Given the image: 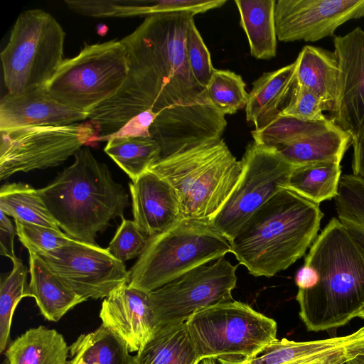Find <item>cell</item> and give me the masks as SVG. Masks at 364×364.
<instances>
[{"instance_id": "obj_1", "label": "cell", "mask_w": 364, "mask_h": 364, "mask_svg": "<svg viewBox=\"0 0 364 364\" xmlns=\"http://www.w3.org/2000/svg\"><path fill=\"white\" fill-rule=\"evenodd\" d=\"M193 16L187 12L148 16L120 40L128 74L119 91L87 114L98 136L117 132L148 109L159 113L174 105L211 104L186 58V33Z\"/></svg>"}, {"instance_id": "obj_2", "label": "cell", "mask_w": 364, "mask_h": 364, "mask_svg": "<svg viewBox=\"0 0 364 364\" xmlns=\"http://www.w3.org/2000/svg\"><path fill=\"white\" fill-rule=\"evenodd\" d=\"M295 283L299 315L309 331L343 326L364 305V252L337 218L314 240Z\"/></svg>"}, {"instance_id": "obj_3", "label": "cell", "mask_w": 364, "mask_h": 364, "mask_svg": "<svg viewBox=\"0 0 364 364\" xmlns=\"http://www.w3.org/2000/svg\"><path fill=\"white\" fill-rule=\"evenodd\" d=\"M322 218L319 204L282 187L230 241L231 253L250 274L273 277L306 253Z\"/></svg>"}, {"instance_id": "obj_4", "label": "cell", "mask_w": 364, "mask_h": 364, "mask_svg": "<svg viewBox=\"0 0 364 364\" xmlns=\"http://www.w3.org/2000/svg\"><path fill=\"white\" fill-rule=\"evenodd\" d=\"M38 191L66 235L92 245H97V234L105 231L112 220L124 218L129 205L124 187L88 147L77 151L73 163Z\"/></svg>"}, {"instance_id": "obj_5", "label": "cell", "mask_w": 364, "mask_h": 364, "mask_svg": "<svg viewBox=\"0 0 364 364\" xmlns=\"http://www.w3.org/2000/svg\"><path fill=\"white\" fill-rule=\"evenodd\" d=\"M149 170L175 190L183 220L211 223L238 183L242 163L221 139L161 159Z\"/></svg>"}, {"instance_id": "obj_6", "label": "cell", "mask_w": 364, "mask_h": 364, "mask_svg": "<svg viewBox=\"0 0 364 364\" xmlns=\"http://www.w3.org/2000/svg\"><path fill=\"white\" fill-rule=\"evenodd\" d=\"M231 252L230 241L210 223L181 220L149 238L144 251L129 270L128 284L149 293Z\"/></svg>"}, {"instance_id": "obj_7", "label": "cell", "mask_w": 364, "mask_h": 364, "mask_svg": "<svg viewBox=\"0 0 364 364\" xmlns=\"http://www.w3.org/2000/svg\"><path fill=\"white\" fill-rule=\"evenodd\" d=\"M186 323L200 361L228 357L254 358L277 339V322L238 301L200 309Z\"/></svg>"}, {"instance_id": "obj_8", "label": "cell", "mask_w": 364, "mask_h": 364, "mask_svg": "<svg viewBox=\"0 0 364 364\" xmlns=\"http://www.w3.org/2000/svg\"><path fill=\"white\" fill-rule=\"evenodd\" d=\"M65 33L49 13L42 9L23 11L1 53L7 92L45 86L64 60Z\"/></svg>"}, {"instance_id": "obj_9", "label": "cell", "mask_w": 364, "mask_h": 364, "mask_svg": "<svg viewBox=\"0 0 364 364\" xmlns=\"http://www.w3.org/2000/svg\"><path fill=\"white\" fill-rule=\"evenodd\" d=\"M128 70L120 40L86 44L77 55L62 61L45 87L58 102L88 114L119 91Z\"/></svg>"}, {"instance_id": "obj_10", "label": "cell", "mask_w": 364, "mask_h": 364, "mask_svg": "<svg viewBox=\"0 0 364 364\" xmlns=\"http://www.w3.org/2000/svg\"><path fill=\"white\" fill-rule=\"evenodd\" d=\"M240 180L211 222L230 242L247 220L282 187L294 167L275 147L252 142L242 159Z\"/></svg>"}, {"instance_id": "obj_11", "label": "cell", "mask_w": 364, "mask_h": 364, "mask_svg": "<svg viewBox=\"0 0 364 364\" xmlns=\"http://www.w3.org/2000/svg\"><path fill=\"white\" fill-rule=\"evenodd\" d=\"M0 179L58 166L98 136L90 122L1 130Z\"/></svg>"}, {"instance_id": "obj_12", "label": "cell", "mask_w": 364, "mask_h": 364, "mask_svg": "<svg viewBox=\"0 0 364 364\" xmlns=\"http://www.w3.org/2000/svg\"><path fill=\"white\" fill-rule=\"evenodd\" d=\"M237 265L225 257L199 266L149 292L154 331L186 322L196 311L232 301Z\"/></svg>"}, {"instance_id": "obj_13", "label": "cell", "mask_w": 364, "mask_h": 364, "mask_svg": "<svg viewBox=\"0 0 364 364\" xmlns=\"http://www.w3.org/2000/svg\"><path fill=\"white\" fill-rule=\"evenodd\" d=\"M41 257L69 288L87 300L106 298L129 282L124 263L97 245L75 240Z\"/></svg>"}, {"instance_id": "obj_14", "label": "cell", "mask_w": 364, "mask_h": 364, "mask_svg": "<svg viewBox=\"0 0 364 364\" xmlns=\"http://www.w3.org/2000/svg\"><path fill=\"white\" fill-rule=\"evenodd\" d=\"M363 16L364 0H278L277 37L282 42H316L334 36L348 21Z\"/></svg>"}, {"instance_id": "obj_15", "label": "cell", "mask_w": 364, "mask_h": 364, "mask_svg": "<svg viewBox=\"0 0 364 364\" xmlns=\"http://www.w3.org/2000/svg\"><path fill=\"white\" fill-rule=\"evenodd\" d=\"M226 126L225 114L213 104L174 105L159 113L149 132L159 144L164 159L220 140Z\"/></svg>"}, {"instance_id": "obj_16", "label": "cell", "mask_w": 364, "mask_h": 364, "mask_svg": "<svg viewBox=\"0 0 364 364\" xmlns=\"http://www.w3.org/2000/svg\"><path fill=\"white\" fill-rule=\"evenodd\" d=\"M334 53L339 66V88L333 122L351 138L364 121V31L356 27L334 36Z\"/></svg>"}, {"instance_id": "obj_17", "label": "cell", "mask_w": 364, "mask_h": 364, "mask_svg": "<svg viewBox=\"0 0 364 364\" xmlns=\"http://www.w3.org/2000/svg\"><path fill=\"white\" fill-rule=\"evenodd\" d=\"M99 316L102 324L124 341L129 352L138 353L153 336L149 294L128 284L105 298Z\"/></svg>"}, {"instance_id": "obj_18", "label": "cell", "mask_w": 364, "mask_h": 364, "mask_svg": "<svg viewBox=\"0 0 364 364\" xmlns=\"http://www.w3.org/2000/svg\"><path fill=\"white\" fill-rule=\"evenodd\" d=\"M87 119V113L53 98L45 86L7 92L0 102V131L31 126H64Z\"/></svg>"}, {"instance_id": "obj_19", "label": "cell", "mask_w": 364, "mask_h": 364, "mask_svg": "<svg viewBox=\"0 0 364 364\" xmlns=\"http://www.w3.org/2000/svg\"><path fill=\"white\" fill-rule=\"evenodd\" d=\"M134 221L149 237L183 220L175 190L166 180L147 171L129 183Z\"/></svg>"}, {"instance_id": "obj_20", "label": "cell", "mask_w": 364, "mask_h": 364, "mask_svg": "<svg viewBox=\"0 0 364 364\" xmlns=\"http://www.w3.org/2000/svg\"><path fill=\"white\" fill-rule=\"evenodd\" d=\"M364 344V326L353 333L311 341L276 339L257 356L253 364H309L348 348Z\"/></svg>"}, {"instance_id": "obj_21", "label": "cell", "mask_w": 364, "mask_h": 364, "mask_svg": "<svg viewBox=\"0 0 364 364\" xmlns=\"http://www.w3.org/2000/svg\"><path fill=\"white\" fill-rule=\"evenodd\" d=\"M295 61L296 82L321 100L324 111L333 113L338 102L339 88V66L334 51L306 46Z\"/></svg>"}, {"instance_id": "obj_22", "label": "cell", "mask_w": 364, "mask_h": 364, "mask_svg": "<svg viewBox=\"0 0 364 364\" xmlns=\"http://www.w3.org/2000/svg\"><path fill=\"white\" fill-rule=\"evenodd\" d=\"M28 254L29 295L35 299L46 320L56 322L75 306L87 301L55 275L40 255L32 252Z\"/></svg>"}, {"instance_id": "obj_23", "label": "cell", "mask_w": 364, "mask_h": 364, "mask_svg": "<svg viewBox=\"0 0 364 364\" xmlns=\"http://www.w3.org/2000/svg\"><path fill=\"white\" fill-rule=\"evenodd\" d=\"M296 63L272 72L263 73L257 78L249 93L245 107L246 119L258 129L276 117L280 106L291 90L296 81Z\"/></svg>"}, {"instance_id": "obj_24", "label": "cell", "mask_w": 364, "mask_h": 364, "mask_svg": "<svg viewBox=\"0 0 364 364\" xmlns=\"http://www.w3.org/2000/svg\"><path fill=\"white\" fill-rule=\"evenodd\" d=\"M69 347L55 329L39 326L27 330L6 348V364H68Z\"/></svg>"}, {"instance_id": "obj_25", "label": "cell", "mask_w": 364, "mask_h": 364, "mask_svg": "<svg viewBox=\"0 0 364 364\" xmlns=\"http://www.w3.org/2000/svg\"><path fill=\"white\" fill-rule=\"evenodd\" d=\"M136 356L137 364H198L200 362L186 322L154 331Z\"/></svg>"}, {"instance_id": "obj_26", "label": "cell", "mask_w": 364, "mask_h": 364, "mask_svg": "<svg viewBox=\"0 0 364 364\" xmlns=\"http://www.w3.org/2000/svg\"><path fill=\"white\" fill-rule=\"evenodd\" d=\"M235 3L250 46L251 55L268 60L277 55L274 0H236Z\"/></svg>"}, {"instance_id": "obj_27", "label": "cell", "mask_w": 364, "mask_h": 364, "mask_svg": "<svg viewBox=\"0 0 364 364\" xmlns=\"http://www.w3.org/2000/svg\"><path fill=\"white\" fill-rule=\"evenodd\" d=\"M351 136L337 125L277 149L293 166L323 162L341 163Z\"/></svg>"}, {"instance_id": "obj_28", "label": "cell", "mask_w": 364, "mask_h": 364, "mask_svg": "<svg viewBox=\"0 0 364 364\" xmlns=\"http://www.w3.org/2000/svg\"><path fill=\"white\" fill-rule=\"evenodd\" d=\"M129 349L124 341L101 324L80 335L69 346L68 364H128Z\"/></svg>"}, {"instance_id": "obj_29", "label": "cell", "mask_w": 364, "mask_h": 364, "mask_svg": "<svg viewBox=\"0 0 364 364\" xmlns=\"http://www.w3.org/2000/svg\"><path fill=\"white\" fill-rule=\"evenodd\" d=\"M341 163L323 162L294 166L287 187L317 204L334 198L341 177Z\"/></svg>"}, {"instance_id": "obj_30", "label": "cell", "mask_w": 364, "mask_h": 364, "mask_svg": "<svg viewBox=\"0 0 364 364\" xmlns=\"http://www.w3.org/2000/svg\"><path fill=\"white\" fill-rule=\"evenodd\" d=\"M0 210L20 222L60 230L43 203L38 189L23 183L3 185Z\"/></svg>"}, {"instance_id": "obj_31", "label": "cell", "mask_w": 364, "mask_h": 364, "mask_svg": "<svg viewBox=\"0 0 364 364\" xmlns=\"http://www.w3.org/2000/svg\"><path fill=\"white\" fill-rule=\"evenodd\" d=\"M104 151L132 181L161 159L160 146L151 136L112 138Z\"/></svg>"}, {"instance_id": "obj_32", "label": "cell", "mask_w": 364, "mask_h": 364, "mask_svg": "<svg viewBox=\"0 0 364 364\" xmlns=\"http://www.w3.org/2000/svg\"><path fill=\"white\" fill-rule=\"evenodd\" d=\"M334 205L336 218L364 252V179L342 175Z\"/></svg>"}, {"instance_id": "obj_33", "label": "cell", "mask_w": 364, "mask_h": 364, "mask_svg": "<svg viewBox=\"0 0 364 364\" xmlns=\"http://www.w3.org/2000/svg\"><path fill=\"white\" fill-rule=\"evenodd\" d=\"M336 125L331 119L306 122L277 114L263 127L251 132L254 142L279 149L311 134Z\"/></svg>"}, {"instance_id": "obj_34", "label": "cell", "mask_w": 364, "mask_h": 364, "mask_svg": "<svg viewBox=\"0 0 364 364\" xmlns=\"http://www.w3.org/2000/svg\"><path fill=\"white\" fill-rule=\"evenodd\" d=\"M13 268L0 285V353L8 347L12 318L20 300L30 296L27 283L28 270L16 257L12 260Z\"/></svg>"}, {"instance_id": "obj_35", "label": "cell", "mask_w": 364, "mask_h": 364, "mask_svg": "<svg viewBox=\"0 0 364 364\" xmlns=\"http://www.w3.org/2000/svg\"><path fill=\"white\" fill-rule=\"evenodd\" d=\"M242 77L227 70L215 69L205 86L208 100L224 114L245 108L249 93Z\"/></svg>"}, {"instance_id": "obj_36", "label": "cell", "mask_w": 364, "mask_h": 364, "mask_svg": "<svg viewBox=\"0 0 364 364\" xmlns=\"http://www.w3.org/2000/svg\"><path fill=\"white\" fill-rule=\"evenodd\" d=\"M226 2L225 0L122 1L116 17L148 16L177 12H187L194 16L221 7Z\"/></svg>"}, {"instance_id": "obj_37", "label": "cell", "mask_w": 364, "mask_h": 364, "mask_svg": "<svg viewBox=\"0 0 364 364\" xmlns=\"http://www.w3.org/2000/svg\"><path fill=\"white\" fill-rule=\"evenodd\" d=\"M17 236L28 250L40 256L72 244V239L60 230L14 220Z\"/></svg>"}, {"instance_id": "obj_38", "label": "cell", "mask_w": 364, "mask_h": 364, "mask_svg": "<svg viewBox=\"0 0 364 364\" xmlns=\"http://www.w3.org/2000/svg\"><path fill=\"white\" fill-rule=\"evenodd\" d=\"M149 238L134 220L122 218L107 250L114 258L124 263L140 257Z\"/></svg>"}, {"instance_id": "obj_39", "label": "cell", "mask_w": 364, "mask_h": 364, "mask_svg": "<svg viewBox=\"0 0 364 364\" xmlns=\"http://www.w3.org/2000/svg\"><path fill=\"white\" fill-rule=\"evenodd\" d=\"M186 53L193 77L200 85L205 87L215 68L210 52L196 26L193 18L191 20L187 30Z\"/></svg>"}, {"instance_id": "obj_40", "label": "cell", "mask_w": 364, "mask_h": 364, "mask_svg": "<svg viewBox=\"0 0 364 364\" xmlns=\"http://www.w3.org/2000/svg\"><path fill=\"white\" fill-rule=\"evenodd\" d=\"M321 100L311 91L295 81L289 100L281 109L279 115L289 117L306 122L326 119Z\"/></svg>"}, {"instance_id": "obj_41", "label": "cell", "mask_w": 364, "mask_h": 364, "mask_svg": "<svg viewBox=\"0 0 364 364\" xmlns=\"http://www.w3.org/2000/svg\"><path fill=\"white\" fill-rule=\"evenodd\" d=\"M159 113L151 109L144 111L132 117L117 132L105 136H97L92 141H108L112 138L129 136H149L150 127Z\"/></svg>"}, {"instance_id": "obj_42", "label": "cell", "mask_w": 364, "mask_h": 364, "mask_svg": "<svg viewBox=\"0 0 364 364\" xmlns=\"http://www.w3.org/2000/svg\"><path fill=\"white\" fill-rule=\"evenodd\" d=\"M71 10L91 17H114L118 1H77L65 0Z\"/></svg>"}, {"instance_id": "obj_43", "label": "cell", "mask_w": 364, "mask_h": 364, "mask_svg": "<svg viewBox=\"0 0 364 364\" xmlns=\"http://www.w3.org/2000/svg\"><path fill=\"white\" fill-rule=\"evenodd\" d=\"M0 254L11 261L17 257L14 252V240L17 235L14 226L7 215L0 210Z\"/></svg>"}, {"instance_id": "obj_44", "label": "cell", "mask_w": 364, "mask_h": 364, "mask_svg": "<svg viewBox=\"0 0 364 364\" xmlns=\"http://www.w3.org/2000/svg\"><path fill=\"white\" fill-rule=\"evenodd\" d=\"M351 144L353 147V174L364 179V121L352 137Z\"/></svg>"}, {"instance_id": "obj_45", "label": "cell", "mask_w": 364, "mask_h": 364, "mask_svg": "<svg viewBox=\"0 0 364 364\" xmlns=\"http://www.w3.org/2000/svg\"><path fill=\"white\" fill-rule=\"evenodd\" d=\"M216 360L219 364H253L252 358H219Z\"/></svg>"}, {"instance_id": "obj_46", "label": "cell", "mask_w": 364, "mask_h": 364, "mask_svg": "<svg viewBox=\"0 0 364 364\" xmlns=\"http://www.w3.org/2000/svg\"><path fill=\"white\" fill-rule=\"evenodd\" d=\"M344 350H342L338 352L337 353L330 355V356H328L326 358H323L321 360H318V361L311 363L309 364H334V358L336 356H338L339 354H341Z\"/></svg>"}, {"instance_id": "obj_47", "label": "cell", "mask_w": 364, "mask_h": 364, "mask_svg": "<svg viewBox=\"0 0 364 364\" xmlns=\"http://www.w3.org/2000/svg\"><path fill=\"white\" fill-rule=\"evenodd\" d=\"M346 364H364V355H359L346 362Z\"/></svg>"}, {"instance_id": "obj_48", "label": "cell", "mask_w": 364, "mask_h": 364, "mask_svg": "<svg viewBox=\"0 0 364 364\" xmlns=\"http://www.w3.org/2000/svg\"><path fill=\"white\" fill-rule=\"evenodd\" d=\"M355 317L364 318V305L360 309L355 315Z\"/></svg>"}, {"instance_id": "obj_49", "label": "cell", "mask_w": 364, "mask_h": 364, "mask_svg": "<svg viewBox=\"0 0 364 364\" xmlns=\"http://www.w3.org/2000/svg\"><path fill=\"white\" fill-rule=\"evenodd\" d=\"M203 364H219L215 359H205L203 360Z\"/></svg>"}, {"instance_id": "obj_50", "label": "cell", "mask_w": 364, "mask_h": 364, "mask_svg": "<svg viewBox=\"0 0 364 364\" xmlns=\"http://www.w3.org/2000/svg\"><path fill=\"white\" fill-rule=\"evenodd\" d=\"M128 364H137V361L136 359V356H131L129 357Z\"/></svg>"}]
</instances>
